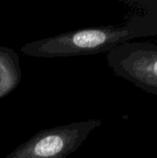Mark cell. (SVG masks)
<instances>
[{
	"label": "cell",
	"mask_w": 157,
	"mask_h": 158,
	"mask_svg": "<svg viewBox=\"0 0 157 158\" xmlns=\"http://www.w3.org/2000/svg\"><path fill=\"white\" fill-rule=\"evenodd\" d=\"M106 59L116 75L157 94L156 46L123 43L108 51Z\"/></svg>",
	"instance_id": "3"
},
{
	"label": "cell",
	"mask_w": 157,
	"mask_h": 158,
	"mask_svg": "<svg viewBox=\"0 0 157 158\" xmlns=\"http://www.w3.org/2000/svg\"><path fill=\"white\" fill-rule=\"evenodd\" d=\"M101 124V119H88L41 131L6 158H68Z\"/></svg>",
	"instance_id": "2"
},
{
	"label": "cell",
	"mask_w": 157,
	"mask_h": 158,
	"mask_svg": "<svg viewBox=\"0 0 157 158\" xmlns=\"http://www.w3.org/2000/svg\"><path fill=\"white\" fill-rule=\"evenodd\" d=\"M133 38L130 27H93L64 32L24 44L20 51L29 56L52 58L108 52Z\"/></svg>",
	"instance_id": "1"
},
{
	"label": "cell",
	"mask_w": 157,
	"mask_h": 158,
	"mask_svg": "<svg viewBox=\"0 0 157 158\" xmlns=\"http://www.w3.org/2000/svg\"><path fill=\"white\" fill-rule=\"evenodd\" d=\"M19 55L11 48L0 46V98L13 92L20 82Z\"/></svg>",
	"instance_id": "4"
}]
</instances>
